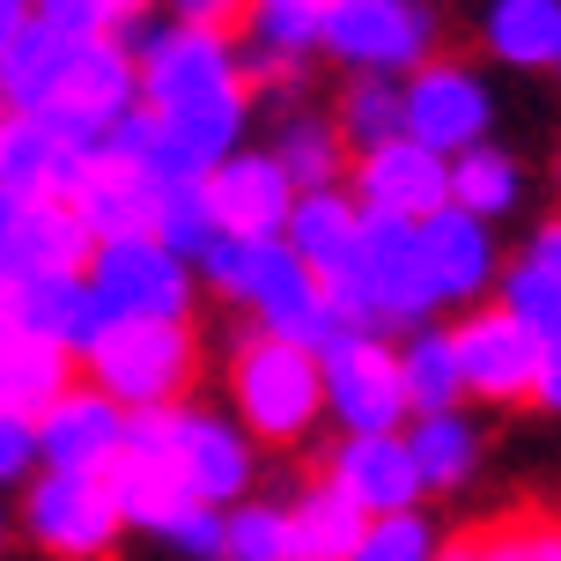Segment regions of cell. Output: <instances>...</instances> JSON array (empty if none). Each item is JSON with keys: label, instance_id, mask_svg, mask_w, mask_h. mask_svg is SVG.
Returning <instances> with one entry per match:
<instances>
[{"label": "cell", "instance_id": "1", "mask_svg": "<svg viewBox=\"0 0 561 561\" xmlns=\"http://www.w3.org/2000/svg\"><path fill=\"white\" fill-rule=\"evenodd\" d=\"M199 274L222 288L229 304H244L259 318V333L274 340H296V347H325L340 325V310L325 304V288L310 280V266L280 237H215L207 252H199Z\"/></svg>", "mask_w": 561, "mask_h": 561}, {"label": "cell", "instance_id": "2", "mask_svg": "<svg viewBox=\"0 0 561 561\" xmlns=\"http://www.w3.org/2000/svg\"><path fill=\"white\" fill-rule=\"evenodd\" d=\"M75 369H89V392H104L126 414L178 407L199 377L193 318H104L75 355Z\"/></svg>", "mask_w": 561, "mask_h": 561}, {"label": "cell", "instance_id": "3", "mask_svg": "<svg viewBox=\"0 0 561 561\" xmlns=\"http://www.w3.org/2000/svg\"><path fill=\"white\" fill-rule=\"evenodd\" d=\"M229 399L237 421L252 428L259 444H304L318 414H325V385H318V355L296 340L252 333L229 355Z\"/></svg>", "mask_w": 561, "mask_h": 561}, {"label": "cell", "instance_id": "4", "mask_svg": "<svg viewBox=\"0 0 561 561\" xmlns=\"http://www.w3.org/2000/svg\"><path fill=\"white\" fill-rule=\"evenodd\" d=\"M444 23L428 0H325L318 15V59H333L347 75H414L421 59H436Z\"/></svg>", "mask_w": 561, "mask_h": 561}, {"label": "cell", "instance_id": "5", "mask_svg": "<svg viewBox=\"0 0 561 561\" xmlns=\"http://www.w3.org/2000/svg\"><path fill=\"white\" fill-rule=\"evenodd\" d=\"M488 126H495V96H488V82H480V67H466V59H421L414 75H399V134L421 140L428 156H458V148H473V140H488Z\"/></svg>", "mask_w": 561, "mask_h": 561}, {"label": "cell", "instance_id": "6", "mask_svg": "<svg viewBox=\"0 0 561 561\" xmlns=\"http://www.w3.org/2000/svg\"><path fill=\"white\" fill-rule=\"evenodd\" d=\"M82 280L104 318H193V266L178 252H163L156 237L89 244Z\"/></svg>", "mask_w": 561, "mask_h": 561}, {"label": "cell", "instance_id": "7", "mask_svg": "<svg viewBox=\"0 0 561 561\" xmlns=\"http://www.w3.org/2000/svg\"><path fill=\"white\" fill-rule=\"evenodd\" d=\"M134 89H140V112H193V104L237 96L244 89V75H237V37L163 23L156 45L134 59Z\"/></svg>", "mask_w": 561, "mask_h": 561}, {"label": "cell", "instance_id": "8", "mask_svg": "<svg viewBox=\"0 0 561 561\" xmlns=\"http://www.w3.org/2000/svg\"><path fill=\"white\" fill-rule=\"evenodd\" d=\"M318 385H325V407L347 421V436H392L407 421V385L385 333H355V325L333 333L318 347Z\"/></svg>", "mask_w": 561, "mask_h": 561}, {"label": "cell", "instance_id": "9", "mask_svg": "<svg viewBox=\"0 0 561 561\" xmlns=\"http://www.w3.org/2000/svg\"><path fill=\"white\" fill-rule=\"evenodd\" d=\"M23 533L59 561H112L118 547V503L104 473H37V488H23Z\"/></svg>", "mask_w": 561, "mask_h": 561}, {"label": "cell", "instance_id": "10", "mask_svg": "<svg viewBox=\"0 0 561 561\" xmlns=\"http://www.w3.org/2000/svg\"><path fill=\"white\" fill-rule=\"evenodd\" d=\"M134 104H140L134 59L118 53L112 30H104V37L75 45V59H67V75H59V89H53V104H45L37 118H45L59 140H75V148H104V134H112Z\"/></svg>", "mask_w": 561, "mask_h": 561}, {"label": "cell", "instance_id": "11", "mask_svg": "<svg viewBox=\"0 0 561 561\" xmlns=\"http://www.w3.org/2000/svg\"><path fill=\"white\" fill-rule=\"evenodd\" d=\"M347 199L363 215H385V222H421V215L450 207V163L399 134V140H385V148H369V156L347 163Z\"/></svg>", "mask_w": 561, "mask_h": 561}, {"label": "cell", "instance_id": "12", "mask_svg": "<svg viewBox=\"0 0 561 561\" xmlns=\"http://www.w3.org/2000/svg\"><path fill=\"white\" fill-rule=\"evenodd\" d=\"M450 363H458V385L480 399H495V407H517V399H533V377H539V340L510 318L503 304L495 310H473V318H458L450 325Z\"/></svg>", "mask_w": 561, "mask_h": 561}, {"label": "cell", "instance_id": "13", "mask_svg": "<svg viewBox=\"0 0 561 561\" xmlns=\"http://www.w3.org/2000/svg\"><path fill=\"white\" fill-rule=\"evenodd\" d=\"M30 428H37V458L53 473H112L118 444H126V407H112L89 385H67Z\"/></svg>", "mask_w": 561, "mask_h": 561}, {"label": "cell", "instance_id": "14", "mask_svg": "<svg viewBox=\"0 0 561 561\" xmlns=\"http://www.w3.org/2000/svg\"><path fill=\"white\" fill-rule=\"evenodd\" d=\"M414 252H421V280H428L436 310L444 304H480V296L495 288V237H488V222L458 215V207L421 215Z\"/></svg>", "mask_w": 561, "mask_h": 561}, {"label": "cell", "instance_id": "15", "mask_svg": "<svg viewBox=\"0 0 561 561\" xmlns=\"http://www.w3.org/2000/svg\"><path fill=\"white\" fill-rule=\"evenodd\" d=\"M75 222H82L89 244H112V237H148L156 222V178L134 163V156H118V148H89L82 178H75Z\"/></svg>", "mask_w": 561, "mask_h": 561}, {"label": "cell", "instance_id": "16", "mask_svg": "<svg viewBox=\"0 0 561 561\" xmlns=\"http://www.w3.org/2000/svg\"><path fill=\"white\" fill-rule=\"evenodd\" d=\"M89 259V237L67 199H15L0 193V280L67 274Z\"/></svg>", "mask_w": 561, "mask_h": 561}, {"label": "cell", "instance_id": "17", "mask_svg": "<svg viewBox=\"0 0 561 561\" xmlns=\"http://www.w3.org/2000/svg\"><path fill=\"white\" fill-rule=\"evenodd\" d=\"M207 207H215L222 237H280L288 207H296V185L280 178V163L266 148H237L207 170Z\"/></svg>", "mask_w": 561, "mask_h": 561}, {"label": "cell", "instance_id": "18", "mask_svg": "<svg viewBox=\"0 0 561 561\" xmlns=\"http://www.w3.org/2000/svg\"><path fill=\"white\" fill-rule=\"evenodd\" d=\"M170 458H178V480L193 503H237L252 488V444L244 428H229L215 414H170Z\"/></svg>", "mask_w": 561, "mask_h": 561}, {"label": "cell", "instance_id": "19", "mask_svg": "<svg viewBox=\"0 0 561 561\" xmlns=\"http://www.w3.org/2000/svg\"><path fill=\"white\" fill-rule=\"evenodd\" d=\"M8 325H23L30 340H45L59 355H82L89 333L104 325V310L89 296L82 266H67V274H30V280H8Z\"/></svg>", "mask_w": 561, "mask_h": 561}, {"label": "cell", "instance_id": "20", "mask_svg": "<svg viewBox=\"0 0 561 561\" xmlns=\"http://www.w3.org/2000/svg\"><path fill=\"white\" fill-rule=\"evenodd\" d=\"M347 503L363 510V517H392V510H414L421 503V480H414V458L399 436H347L333 450V466H325Z\"/></svg>", "mask_w": 561, "mask_h": 561}, {"label": "cell", "instance_id": "21", "mask_svg": "<svg viewBox=\"0 0 561 561\" xmlns=\"http://www.w3.org/2000/svg\"><path fill=\"white\" fill-rule=\"evenodd\" d=\"M355 237H363V207L347 199V185H325V193H296L288 222H280V244L310 266L318 288H333L355 259Z\"/></svg>", "mask_w": 561, "mask_h": 561}, {"label": "cell", "instance_id": "22", "mask_svg": "<svg viewBox=\"0 0 561 561\" xmlns=\"http://www.w3.org/2000/svg\"><path fill=\"white\" fill-rule=\"evenodd\" d=\"M67 385H75V355L30 340L23 325H8V310H0V414L37 421Z\"/></svg>", "mask_w": 561, "mask_h": 561}, {"label": "cell", "instance_id": "23", "mask_svg": "<svg viewBox=\"0 0 561 561\" xmlns=\"http://www.w3.org/2000/svg\"><path fill=\"white\" fill-rule=\"evenodd\" d=\"M280 163V178L296 185V193H325V185H347V148H340L333 118L310 112V104H288L274 126V148H266Z\"/></svg>", "mask_w": 561, "mask_h": 561}, {"label": "cell", "instance_id": "24", "mask_svg": "<svg viewBox=\"0 0 561 561\" xmlns=\"http://www.w3.org/2000/svg\"><path fill=\"white\" fill-rule=\"evenodd\" d=\"M480 45L503 67H547L561 59V0H488L480 15Z\"/></svg>", "mask_w": 561, "mask_h": 561}, {"label": "cell", "instance_id": "25", "mask_svg": "<svg viewBox=\"0 0 561 561\" xmlns=\"http://www.w3.org/2000/svg\"><path fill=\"white\" fill-rule=\"evenodd\" d=\"M517 199H525V163H517L510 148L473 140V148L450 156V207H458V215H473V222H510Z\"/></svg>", "mask_w": 561, "mask_h": 561}, {"label": "cell", "instance_id": "26", "mask_svg": "<svg viewBox=\"0 0 561 561\" xmlns=\"http://www.w3.org/2000/svg\"><path fill=\"white\" fill-rule=\"evenodd\" d=\"M399 444H407V458H414L421 495H428V488H444V495H450V488H466L473 466H480V428L458 414V407H450V414H421Z\"/></svg>", "mask_w": 561, "mask_h": 561}, {"label": "cell", "instance_id": "27", "mask_svg": "<svg viewBox=\"0 0 561 561\" xmlns=\"http://www.w3.org/2000/svg\"><path fill=\"white\" fill-rule=\"evenodd\" d=\"M363 510L340 495L333 480H318V488H304L296 503H288V547H296V561H347V547L363 539Z\"/></svg>", "mask_w": 561, "mask_h": 561}, {"label": "cell", "instance_id": "28", "mask_svg": "<svg viewBox=\"0 0 561 561\" xmlns=\"http://www.w3.org/2000/svg\"><path fill=\"white\" fill-rule=\"evenodd\" d=\"M325 118H333L347 163H355V156H369V148L399 140V82H385V75H347Z\"/></svg>", "mask_w": 561, "mask_h": 561}, {"label": "cell", "instance_id": "29", "mask_svg": "<svg viewBox=\"0 0 561 561\" xmlns=\"http://www.w3.org/2000/svg\"><path fill=\"white\" fill-rule=\"evenodd\" d=\"M148 237L163 252H178L185 266H199V252L222 237L215 229V207H207V178H170V185H156V222H148Z\"/></svg>", "mask_w": 561, "mask_h": 561}, {"label": "cell", "instance_id": "30", "mask_svg": "<svg viewBox=\"0 0 561 561\" xmlns=\"http://www.w3.org/2000/svg\"><path fill=\"white\" fill-rule=\"evenodd\" d=\"M399 385H407V414H450V407L466 399L444 333H414V340H407V355H399Z\"/></svg>", "mask_w": 561, "mask_h": 561}, {"label": "cell", "instance_id": "31", "mask_svg": "<svg viewBox=\"0 0 561 561\" xmlns=\"http://www.w3.org/2000/svg\"><path fill=\"white\" fill-rule=\"evenodd\" d=\"M495 304H503L533 340H561V274L554 266L517 259L510 274H495Z\"/></svg>", "mask_w": 561, "mask_h": 561}, {"label": "cell", "instance_id": "32", "mask_svg": "<svg viewBox=\"0 0 561 561\" xmlns=\"http://www.w3.org/2000/svg\"><path fill=\"white\" fill-rule=\"evenodd\" d=\"M466 539H473V561H561V517H547V510L473 525Z\"/></svg>", "mask_w": 561, "mask_h": 561}, {"label": "cell", "instance_id": "33", "mask_svg": "<svg viewBox=\"0 0 561 561\" xmlns=\"http://www.w3.org/2000/svg\"><path fill=\"white\" fill-rule=\"evenodd\" d=\"M222 561H296V547H288V510L237 503L222 517Z\"/></svg>", "mask_w": 561, "mask_h": 561}, {"label": "cell", "instance_id": "34", "mask_svg": "<svg viewBox=\"0 0 561 561\" xmlns=\"http://www.w3.org/2000/svg\"><path fill=\"white\" fill-rule=\"evenodd\" d=\"M444 539L428 533V517L421 510H392V517H369L363 539L347 547V561H436Z\"/></svg>", "mask_w": 561, "mask_h": 561}, {"label": "cell", "instance_id": "35", "mask_svg": "<svg viewBox=\"0 0 561 561\" xmlns=\"http://www.w3.org/2000/svg\"><path fill=\"white\" fill-rule=\"evenodd\" d=\"M163 539L178 547V554H193V561H222V510L215 503H185L163 525Z\"/></svg>", "mask_w": 561, "mask_h": 561}, {"label": "cell", "instance_id": "36", "mask_svg": "<svg viewBox=\"0 0 561 561\" xmlns=\"http://www.w3.org/2000/svg\"><path fill=\"white\" fill-rule=\"evenodd\" d=\"M30 15L53 23L59 37H104V30H112V15H104L96 0H30Z\"/></svg>", "mask_w": 561, "mask_h": 561}, {"label": "cell", "instance_id": "37", "mask_svg": "<svg viewBox=\"0 0 561 561\" xmlns=\"http://www.w3.org/2000/svg\"><path fill=\"white\" fill-rule=\"evenodd\" d=\"M37 473V428L23 414H0V488Z\"/></svg>", "mask_w": 561, "mask_h": 561}, {"label": "cell", "instance_id": "38", "mask_svg": "<svg viewBox=\"0 0 561 561\" xmlns=\"http://www.w3.org/2000/svg\"><path fill=\"white\" fill-rule=\"evenodd\" d=\"M244 8H252V0H163L170 23H185V30H222V37H237Z\"/></svg>", "mask_w": 561, "mask_h": 561}, {"label": "cell", "instance_id": "39", "mask_svg": "<svg viewBox=\"0 0 561 561\" xmlns=\"http://www.w3.org/2000/svg\"><path fill=\"white\" fill-rule=\"evenodd\" d=\"M539 407H561V340H539V377H533Z\"/></svg>", "mask_w": 561, "mask_h": 561}, {"label": "cell", "instance_id": "40", "mask_svg": "<svg viewBox=\"0 0 561 561\" xmlns=\"http://www.w3.org/2000/svg\"><path fill=\"white\" fill-rule=\"evenodd\" d=\"M23 15H30V0H0V45L23 30Z\"/></svg>", "mask_w": 561, "mask_h": 561}, {"label": "cell", "instance_id": "41", "mask_svg": "<svg viewBox=\"0 0 561 561\" xmlns=\"http://www.w3.org/2000/svg\"><path fill=\"white\" fill-rule=\"evenodd\" d=\"M96 8H104L112 23H126V15H140V8H156V0H96Z\"/></svg>", "mask_w": 561, "mask_h": 561}, {"label": "cell", "instance_id": "42", "mask_svg": "<svg viewBox=\"0 0 561 561\" xmlns=\"http://www.w3.org/2000/svg\"><path fill=\"white\" fill-rule=\"evenodd\" d=\"M436 561H473V539L458 533V539H450V547H436Z\"/></svg>", "mask_w": 561, "mask_h": 561}, {"label": "cell", "instance_id": "43", "mask_svg": "<svg viewBox=\"0 0 561 561\" xmlns=\"http://www.w3.org/2000/svg\"><path fill=\"white\" fill-rule=\"evenodd\" d=\"M259 8H304V15H325V0H259Z\"/></svg>", "mask_w": 561, "mask_h": 561}, {"label": "cell", "instance_id": "44", "mask_svg": "<svg viewBox=\"0 0 561 561\" xmlns=\"http://www.w3.org/2000/svg\"><path fill=\"white\" fill-rule=\"evenodd\" d=\"M554 75H561V59H554Z\"/></svg>", "mask_w": 561, "mask_h": 561}, {"label": "cell", "instance_id": "45", "mask_svg": "<svg viewBox=\"0 0 561 561\" xmlns=\"http://www.w3.org/2000/svg\"><path fill=\"white\" fill-rule=\"evenodd\" d=\"M554 170H561V163H554Z\"/></svg>", "mask_w": 561, "mask_h": 561}]
</instances>
